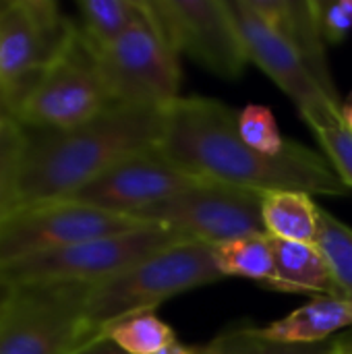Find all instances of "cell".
Wrapping results in <instances>:
<instances>
[{
	"instance_id": "obj_20",
	"label": "cell",
	"mask_w": 352,
	"mask_h": 354,
	"mask_svg": "<svg viewBox=\"0 0 352 354\" xmlns=\"http://www.w3.org/2000/svg\"><path fill=\"white\" fill-rule=\"evenodd\" d=\"M102 334L129 354H156L176 342L174 330L154 311L122 317L104 328Z\"/></svg>"
},
{
	"instance_id": "obj_1",
	"label": "cell",
	"mask_w": 352,
	"mask_h": 354,
	"mask_svg": "<svg viewBox=\"0 0 352 354\" xmlns=\"http://www.w3.org/2000/svg\"><path fill=\"white\" fill-rule=\"evenodd\" d=\"M158 147L187 172L261 193L344 197L351 191L330 160L303 143L288 139L280 156H266L247 145L239 133V112L212 97L172 102Z\"/></svg>"
},
{
	"instance_id": "obj_8",
	"label": "cell",
	"mask_w": 352,
	"mask_h": 354,
	"mask_svg": "<svg viewBox=\"0 0 352 354\" xmlns=\"http://www.w3.org/2000/svg\"><path fill=\"white\" fill-rule=\"evenodd\" d=\"M79 39V27L54 2H0V83L15 106L35 79L62 60Z\"/></svg>"
},
{
	"instance_id": "obj_11",
	"label": "cell",
	"mask_w": 352,
	"mask_h": 354,
	"mask_svg": "<svg viewBox=\"0 0 352 354\" xmlns=\"http://www.w3.org/2000/svg\"><path fill=\"white\" fill-rule=\"evenodd\" d=\"M226 8L245 44L249 60H253L297 104L301 118L311 129L344 122L342 108L330 102L288 39L272 27L249 0H228Z\"/></svg>"
},
{
	"instance_id": "obj_31",
	"label": "cell",
	"mask_w": 352,
	"mask_h": 354,
	"mask_svg": "<svg viewBox=\"0 0 352 354\" xmlns=\"http://www.w3.org/2000/svg\"><path fill=\"white\" fill-rule=\"evenodd\" d=\"M342 120H344V127L352 133V93L349 97V102L342 106Z\"/></svg>"
},
{
	"instance_id": "obj_25",
	"label": "cell",
	"mask_w": 352,
	"mask_h": 354,
	"mask_svg": "<svg viewBox=\"0 0 352 354\" xmlns=\"http://www.w3.org/2000/svg\"><path fill=\"white\" fill-rule=\"evenodd\" d=\"M315 139L319 141L326 158L338 172V176L344 180V185L352 189V133L344 127V122L338 124H322L311 129Z\"/></svg>"
},
{
	"instance_id": "obj_32",
	"label": "cell",
	"mask_w": 352,
	"mask_h": 354,
	"mask_svg": "<svg viewBox=\"0 0 352 354\" xmlns=\"http://www.w3.org/2000/svg\"><path fill=\"white\" fill-rule=\"evenodd\" d=\"M8 292H10V286H8L6 282H2V280H0V309H2V305H4V301H6V297H8Z\"/></svg>"
},
{
	"instance_id": "obj_34",
	"label": "cell",
	"mask_w": 352,
	"mask_h": 354,
	"mask_svg": "<svg viewBox=\"0 0 352 354\" xmlns=\"http://www.w3.org/2000/svg\"><path fill=\"white\" fill-rule=\"evenodd\" d=\"M203 348H205V354H210V351H207V346H203Z\"/></svg>"
},
{
	"instance_id": "obj_19",
	"label": "cell",
	"mask_w": 352,
	"mask_h": 354,
	"mask_svg": "<svg viewBox=\"0 0 352 354\" xmlns=\"http://www.w3.org/2000/svg\"><path fill=\"white\" fill-rule=\"evenodd\" d=\"M79 35L95 54L114 44L141 15V0H81Z\"/></svg>"
},
{
	"instance_id": "obj_12",
	"label": "cell",
	"mask_w": 352,
	"mask_h": 354,
	"mask_svg": "<svg viewBox=\"0 0 352 354\" xmlns=\"http://www.w3.org/2000/svg\"><path fill=\"white\" fill-rule=\"evenodd\" d=\"M201 180L205 178L187 172L154 145L122 158L68 199L106 212L141 218L147 209Z\"/></svg>"
},
{
	"instance_id": "obj_18",
	"label": "cell",
	"mask_w": 352,
	"mask_h": 354,
	"mask_svg": "<svg viewBox=\"0 0 352 354\" xmlns=\"http://www.w3.org/2000/svg\"><path fill=\"white\" fill-rule=\"evenodd\" d=\"M218 270L224 278L239 276L255 280L268 288L276 282L274 239L270 234H255L212 247Z\"/></svg>"
},
{
	"instance_id": "obj_15",
	"label": "cell",
	"mask_w": 352,
	"mask_h": 354,
	"mask_svg": "<svg viewBox=\"0 0 352 354\" xmlns=\"http://www.w3.org/2000/svg\"><path fill=\"white\" fill-rule=\"evenodd\" d=\"M346 328H352V299L319 295L290 315L259 328V334L284 344H322Z\"/></svg>"
},
{
	"instance_id": "obj_9",
	"label": "cell",
	"mask_w": 352,
	"mask_h": 354,
	"mask_svg": "<svg viewBox=\"0 0 352 354\" xmlns=\"http://www.w3.org/2000/svg\"><path fill=\"white\" fill-rule=\"evenodd\" d=\"M261 205V191L205 178L147 209L141 218L162 224L187 241L216 247L245 236L268 234Z\"/></svg>"
},
{
	"instance_id": "obj_33",
	"label": "cell",
	"mask_w": 352,
	"mask_h": 354,
	"mask_svg": "<svg viewBox=\"0 0 352 354\" xmlns=\"http://www.w3.org/2000/svg\"><path fill=\"white\" fill-rule=\"evenodd\" d=\"M346 6H349V10H351L352 15V0H346Z\"/></svg>"
},
{
	"instance_id": "obj_7",
	"label": "cell",
	"mask_w": 352,
	"mask_h": 354,
	"mask_svg": "<svg viewBox=\"0 0 352 354\" xmlns=\"http://www.w3.org/2000/svg\"><path fill=\"white\" fill-rule=\"evenodd\" d=\"M180 241L187 239L166 226H151L127 234L104 236L4 268L0 270V280L10 286H19V284L95 286Z\"/></svg>"
},
{
	"instance_id": "obj_13",
	"label": "cell",
	"mask_w": 352,
	"mask_h": 354,
	"mask_svg": "<svg viewBox=\"0 0 352 354\" xmlns=\"http://www.w3.org/2000/svg\"><path fill=\"white\" fill-rule=\"evenodd\" d=\"M151 8L178 54L224 79L245 73L249 56L224 0H162Z\"/></svg>"
},
{
	"instance_id": "obj_17",
	"label": "cell",
	"mask_w": 352,
	"mask_h": 354,
	"mask_svg": "<svg viewBox=\"0 0 352 354\" xmlns=\"http://www.w3.org/2000/svg\"><path fill=\"white\" fill-rule=\"evenodd\" d=\"M319 205L307 193L270 191L263 193V224L266 232L280 241L315 245Z\"/></svg>"
},
{
	"instance_id": "obj_30",
	"label": "cell",
	"mask_w": 352,
	"mask_h": 354,
	"mask_svg": "<svg viewBox=\"0 0 352 354\" xmlns=\"http://www.w3.org/2000/svg\"><path fill=\"white\" fill-rule=\"evenodd\" d=\"M156 354H205L203 346H187V344H180V342H172L170 346L162 348L160 353Z\"/></svg>"
},
{
	"instance_id": "obj_10",
	"label": "cell",
	"mask_w": 352,
	"mask_h": 354,
	"mask_svg": "<svg viewBox=\"0 0 352 354\" xmlns=\"http://www.w3.org/2000/svg\"><path fill=\"white\" fill-rule=\"evenodd\" d=\"M114 106L93 54L81 35L73 50L46 68L15 106V120L25 129L66 131L89 122Z\"/></svg>"
},
{
	"instance_id": "obj_5",
	"label": "cell",
	"mask_w": 352,
	"mask_h": 354,
	"mask_svg": "<svg viewBox=\"0 0 352 354\" xmlns=\"http://www.w3.org/2000/svg\"><path fill=\"white\" fill-rule=\"evenodd\" d=\"M93 58L114 104L166 108L180 97L178 52L147 0L137 21Z\"/></svg>"
},
{
	"instance_id": "obj_23",
	"label": "cell",
	"mask_w": 352,
	"mask_h": 354,
	"mask_svg": "<svg viewBox=\"0 0 352 354\" xmlns=\"http://www.w3.org/2000/svg\"><path fill=\"white\" fill-rule=\"evenodd\" d=\"M25 133L19 122L0 127V224L19 205Z\"/></svg>"
},
{
	"instance_id": "obj_14",
	"label": "cell",
	"mask_w": 352,
	"mask_h": 354,
	"mask_svg": "<svg viewBox=\"0 0 352 354\" xmlns=\"http://www.w3.org/2000/svg\"><path fill=\"white\" fill-rule=\"evenodd\" d=\"M249 4L272 25L276 27L288 44L295 48L311 77L324 89L332 104L340 106V95L330 71L326 54V35L322 29L319 6L313 0L295 2V0H249Z\"/></svg>"
},
{
	"instance_id": "obj_22",
	"label": "cell",
	"mask_w": 352,
	"mask_h": 354,
	"mask_svg": "<svg viewBox=\"0 0 352 354\" xmlns=\"http://www.w3.org/2000/svg\"><path fill=\"white\" fill-rule=\"evenodd\" d=\"M205 346L210 354H326L332 342L284 344L263 338L259 328H234L222 332Z\"/></svg>"
},
{
	"instance_id": "obj_24",
	"label": "cell",
	"mask_w": 352,
	"mask_h": 354,
	"mask_svg": "<svg viewBox=\"0 0 352 354\" xmlns=\"http://www.w3.org/2000/svg\"><path fill=\"white\" fill-rule=\"evenodd\" d=\"M239 133L247 145L266 156H280L288 145V139L282 137L274 112L266 106L251 104L239 112Z\"/></svg>"
},
{
	"instance_id": "obj_26",
	"label": "cell",
	"mask_w": 352,
	"mask_h": 354,
	"mask_svg": "<svg viewBox=\"0 0 352 354\" xmlns=\"http://www.w3.org/2000/svg\"><path fill=\"white\" fill-rule=\"evenodd\" d=\"M317 6H319V19H322V29H324L326 41L340 44L352 29V15L346 6V0L317 2Z\"/></svg>"
},
{
	"instance_id": "obj_3",
	"label": "cell",
	"mask_w": 352,
	"mask_h": 354,
	"mask_svg": "<svg viewBox=\"0 0 352 354\" xmlns=\"http://www.w3.org/2000/svg\"><path fill=\"white\" fill-rule=\"evenodd\" d=\"M224 280L216 266L214 249L195 241H180L139 261L122 274L100 282L87 292V317L104 332L110 324L156 311L164 301Z\"/></svg>"
},
{
	"instance_id": "obj_6",
	"label": "cell",
	"mask_w": 352,
	"mask_h": 354,
	"mask_svg": "<svg viewBox=\"0 0 352 354\" xmlns=\"http://www.w3.org/2000/svg\"><path fill=\"white\" fill-rule=\"evenodd\" d=\"M162 226L73 199L19 203L0 224V270L87 241Z\"/></svg>"
},
{
	"instance_id": "obj_27",
	"label": "cell",
	"mask_w": 352,
	"mask_h": 354,
	"mask_svg": "<svg viewBox=\"0 0 352 354\" xmlns=\"http://www.w3.org/2000/svg\"><path fill=\"white\" fill-rule=\"evenodd\" d=\"M73 354H129V353H124L120 346H116L108 336L100 334L95 340H91L89 344H85L83 348L75 351Z\"/></svg>"
},
{
	"instance_id": "obj_2",
	"label": "cell",
	"mask_w": 352,
	"mask_h": 354,
	"mask_svg": "<svg viewBox=\"0 0 352 354\" xmlns=\"http://www.w3.org/2000/svg\"><path fill=\"white\" fill-rule=\"evenodd\" d=\"M166 108L114 104L75 129L23 127L19 203L68 199L122 158L158 145Z\"/></svg>"
},
{
	"instance_id": "obj_29",
	"label": "cell",
	"mask_w": 352,
	"mask_h": 354,
	"mask_svg": "<svg viewBox=\"0 0 352 354\" xmlns=\"http://www.w3.org/2000/svg\"><path fill=\"white\" fill-rule=\"evenodd\" d=\"M326 354H352V332L351 334H342V336L334 338L330 351Z\"/></svg>"
},
{
	"instance_id": "obj_16",
	"label": "cell",
	"mask_w": 352,
	"mask_h": 354,
	"mask_svg": "<svg viewBox=\"0 0 352 354\" xmlns=\"http://www.w3.org/2000/svg\"><path fill=\"white\" fill-rule=\"evenodd\" d=\"M274 239V236H272ZM276 282L272 290L280 292H315L344 297L332 278V272L317 249L309 243H290L274 239Z\"/></svg>"
},
{
	"instance_id": "obj_28",
	"label": "cell",
	"mask_w": 352,
	"mask_h": 354,
	"mask_svg": "<svg viewBox=\"0 0 352 354\" xmlns=\"http://www.w3.org/2000/svg\"><path fill=\"white\" fill-rule=\"evenodd\" d=\"M8 122H17L15 120V110H12V104L8 100V93L4 89V85L0 83V127H4Z\"/></svg>"
},
{
	"instance_id": "obj_4",
	"label": "cell",
	"mask_w": 352,
	"mask_h": 354,
	"mask_svg": "<svg viewBox=\"0 0 352 354\" xmlns=\"http://www.w3.org/2000/svg\"><path fill=\"white\" fill-rule=\"evenodd\" d=\"M10 286V284H8ZM77 284H19L0 309V354H73L102 332L87 317Z\"/></svg>"
},
{
	"instance_id": "obj_21",
	"label": "cell",
	"mask_w": 352,
	"mask_h": 354,
	"mask_svg": "<svg viewBox=\"0 0 352 354\" xmlns=\"http://www.w3.org/2000/svg\"><path fill=\"white\" fill-rule=\"evenodd\" d=\"M315 245L322 251L340 292L352 299V228L334 218L328 209L319 207Z\"/></svg>"
}]
</instances>
